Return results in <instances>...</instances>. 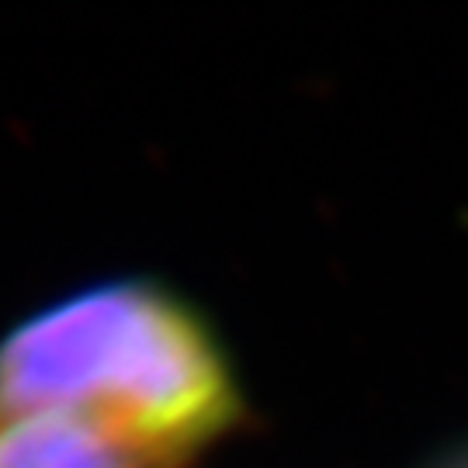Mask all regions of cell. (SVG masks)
I'll return each mask as SVG.
<instances>
[{"label": "cell", "mask_w": 468, "mask_h": 468, "mask_svg": "<svg viewBox=\"0 0 468 468\" xmlns=\"http://www.w3.org/2000/svg\"><path fill=\"white\" fill-rule=\"evenodd\" d=\"M67 413L156 468H191L247 423L226 340L177 288L108 278L0 336V413Z\"/></svg>", "instance_id": "1"}, {"label": "cell", "mask_w": 468, "mask_h": 468, "mask_svg": "<svg viewBox=\"0 0 468 468\" xmlns=\"http://www.w3.org/2000/svg\"><path fill=\"white\" fill-rule=\"evenodd\" d=\"M0 468H156L118 437L67 413H0Z\"/></svg>", "instance_id": "2"}, {"label": "cell", "mask_w": 468, "mask_h": 468, "mask_svg": "<svg viewBox=\"0 0 468 468\" xmlns=\"http://www.w3.org/2000/svg\"><path fill=\"white\" fill-rule=\"evenodd\" d=\"M462 468H468V465H462Z\"/></svg>", "instance_id": "3"}]
</instances>
